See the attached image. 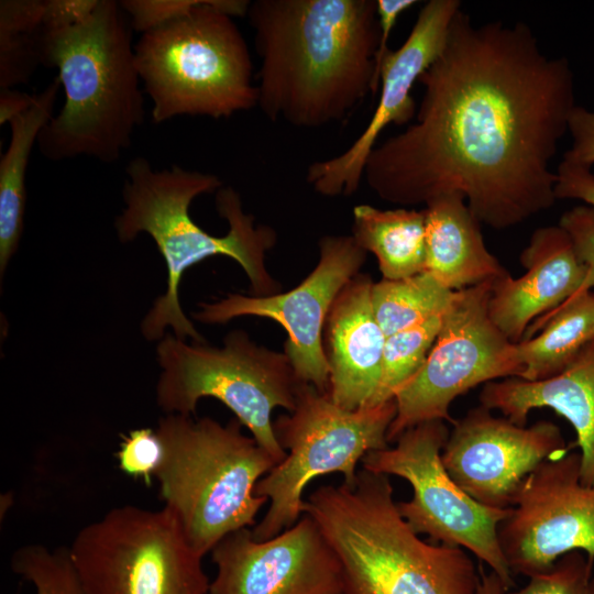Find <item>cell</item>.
<instances>
[{"mask_svg": "<svg viewBox=\"0 0 594 594\" xmlns=\"http://www.w3.org/2000/svg\"><path fill=\"white\" fill-rule=\"evenodd\" d=\"M251 1L200 0L189 12L141 34L135 66L152 101L151 118L227 119L257 106L245 38L233 18Z\"/></svg>", "mask_w": 594, "mask_h": 594, "instance_id": "obj_7", "label": "cell"}, {"mask_svg": "<svg viewBox=\"0 0 594 594\" xmlns=\"http://www.w3.org/2000/svg\"><path fill=\"white\" fill-rule=\"evenodd\" d=\"M44 0L0 1V89L28 84L43 61Z\"/></svg>", "mask_w": 594, "mask_h": 594, "instance_id": "obj_25", "label": "cell"}, {"mask_svg": "<svg viewBox=\"0 0 594 594\" xmlns=\"http://www.w3.org/2000/svg\"><path fill=\"white\" fill-rule=\"evenodd\" d=\"M417 3L416 0H376L377 16L380 25V43L375 59V88L378 92L380 87V68L384 55L389 50L387 42L392 30L394 29L398 16Z\"/></svg>", "mask_w": 594, "mask_h": 594, "instance_id": "obj_35", "label": "cell"}, {"mask_svg": "<svg viewBox=\"0 0 594 594\" xmlns=\"http://www.w3.org/2000/svg\"><path fill=\"white\" fill-rule=\"evenodd\" d=\"M396 413L395 399L348 410L328 392L301 382L294 410L273 420L286 457L255 486V495L266 497L270 506L251 529L252 537L264 541L294 526L304 513L305 488L314 479L338 472L343 484L353 486L359 461L388 448L387 431Z\"/></svg>", "mask_w": 594, "mask_h": 594, "instance_id": "obj_9", "label": "cell"}, {"mask_svg": "<svg viewBox=\"0 0 594 594\" xmlns=\"http://www.w3.org/2000/svg\"><path fill=\"white\" fill-rule=\"evenodd\" d=\"M124 208L114 229L122 243L140 233L155 242L167 268L166 292L141 323L147 341H160L172 328L180 340L206 343L182 309L178 289L185 271L215 255L234 260L245 272L254 296L279 293L265 265L277 233L244 212L240 195L213 174L173 165L155 169L142 156L125 167Z\"/></svg>", "mask_w": 594, "mask_h": 594, "instance_id": "obj_2", "label": "cell"}, {"mask_svg": "<svg viewBox=\"0 0 594 594\" xmlns=\"http://www.w3.org/2000/svg\"><path fill=\"white\" fill-rule=\"evenodd\" d=\"M10 565L34 585L36 594H86L69 548L25 544L12 553Z\"/></svg>", "mask_w": 594, "mask_h": 594, "instance_id": "obj_28", "label": "cell"}, {"mask_svg": "<svg viewBox=\"0 0 594 594\" xmlns=\"http://www.w3.org/2000/svg\"><path fill=\"white\" fill-rule=\"evenodd\" d=\"M480 573V590L479 594H505L507 588L503 584L502 580L496 573H485L482 568V563L479 564Z\"/></svg>", "mask_w": 594, "mask_h": 594, "instance_id": "obj_37", "label": "cell"}, {"mask_svg": "<svg viewBox=\"0 0 594 594\" xmlns=\"http://www.w3.org/2000/svg\"><path fill=\"white\" fill-rule=\"evenodd\" d=\"M68 548L86 594H209L202 557L164 506L112 508Z\"/></svg>", "mask_w": 594, "mask_h": 594, "instance_id": "obj_10", "label": "cell"}, {"mask_svg": "<svg viewBox=\"0 0 594 594\" xmlns=\"http://www.w3.org/2000/svg\"><path fill=\"white\" fill-rule=\"evenodd\" d=\"M351 235L366 253L375 255L384 279H403L426 271L425 208L382 210L358 205Z\"/></svg>", "mask_w": 594, "mask_h": 594, "instance_id": "obj_23", "label": "cell"}, {"mask_svg": "<svg viewBox=\"0 0 594 594\" xmlns=\"http://www.w3.org/2000/svg\"><path fill=\"white\" fill-rule=\"evenodd\" d=\"M425 211L426 271L444 287L457 292L508 274L487 249L481 222L462 194H442Z\"/></svg>", "mask_w": 594, "mask_h": 594, "instance_id": "obj_21", "label": "cell"}, {"mask_svg": "<svg viewBox=\"0 0 594 594\" xmlns=\"http://www.w3.org/2000/svg\"><path fill=\"white\" fill-rule=\"evenodd\" d=\"M442 315L386 337L381 380L370 406L395 399L424 366L442 322Z\"/></svg>", "mask_w": 594, "mask_h": 594, "instance_id": "obj_27", "label": "cell"}, {"mask_svg": "<svg viewBox=\"0 0 594 594\" xmlns=\"http://www.w3.org/2000/svg\"><path fill=\"white\" fill-rule=\"evenodd\" d=\"M99 0H44L43 25L47 33L76 26L95 11Z\"/></svg>", "mask_w": 594, "mask_h": 594, "instance_id": "obj_34", "label": "cell"}, {"mask_svg": "<svg viewBox=\"0 0 594 594\" xmlns=\"http://www.w3.org/2000/svg\"><path fill=\"white\" fill-rule=\"evenodd\" d=\"M537 322L529 334L541 327L542 331L517 343V356L522 366L519 378L526 381L557 375L594 338V293L574 295Z\"/></svg>", "mask_w": 594, "mask_h": 594, "instance_id": "obj_24", "label": "cell"}, {"mask_svg": "<svg viewBox=\"0 0 594 594\" xmlns=\"http://www.w3.org/2000/svg\"><path fill=\"white\" fill-rule=\"evenodd\" d=\"M304 514L339 559L341 594H479V566L464 549L428 543L410 528L388 475L362 468L353 486H320Z\"/></svg>", "mask_w": 594, "mask_h": 594, "instance_id": "obj_4", "label": "cell"}, {"mask_svg": "<svg viewBox=\"0 0 594 594\" xmlns=\"http://www.w3.org/2000/svg\"><path fill=\"white\" fill-rule=\"evenodd\" d=\"M209 594H341L339 559L317 521L305 514L277 536L257 541L249 528L211 551Z\"/></svg>", "mask_w": 594, "mask_h": 594, "instance_id": "obj_16", "label": "cell"}, {"mask_svg": "<svg viewBox=\"0 0 594 594\" xmlns=\"http://www.w3.org/2000/svg\"><path fill=\"white\" fill-rule=\"evenodd\" d=\"M318 245V264L293 289L271 296L230 294L221 300L200 304L193 317L208 324L244 316L276 321L287 333L284 353L299 381L329 392L330 371L322 331L337 296L359 274L366 252L352 235H323Z\"/></svg>", "mask_w": 594, "mask_h": 594, "instance_id": "obj_14", "label": "cell"}, {"mask_svg": "<svg viewBox=\"0 0 594 594\" xmlns=\"http://www.w3.org/2000/svg\"><path fill=\"white\" fill-rule=\"evenodd\" d=\"M241 428L237 418L222 425L180 414L156 428L164 447L160 496L202 558L229 534L255 525L268 501L255 486L278 462Z\"/></svg>", "mask_w": 594, "mask_h": 594, "instance_id": "obj_6", "label": "cell"}, {"mask_svg": "<svg viewBox=\"0 0 594 594\" xmlns=\"http://www.w3.org/2000/svg\"><path fill=\"white\" fill-rule=\"evenodd\" d=\"M36 94L30 95L13 88L0 89V124L10 123L26 112L34 103Z\"/></svg>", "mask_w": 594, "mask_h": 594, "instance_id": "obj_36", "label": "cell"}, {"mask_svg": "<svg viewBox=\"0 0 594 594\" xmlns=\"http://www.w3.org/2000/svg\"><path fill=\"white\" fill-rule=\"evenodd\" d=\"M367 274L355 275L337 296L326 321L329 395L340 407L370 406L377 391L386 341L372 307Z\"/></svg>", "mask_w": 594, "mask_h": 594, "instance_id": "obj_19", "label": "cell"}, {"mask_svg": "<svg viewBox=\"0 0 594 594\" xmlns=\"http://www.w3.org/2000/svg\"><path fill=\"white\" fill-rule=\"evenodd\" d=\"M568 451L553 422L519 426L480 405L455 420L441 459L454 483L474 501L507 509L529 473Z\"/></svg>", "mask_w": 594, "mask_h": 594, "instance_id": "obj_15", "label": "cell"}, {"mask_svg": "<svg viewBox=\"0 0 594 594\" xmlns=\"http://www.w3.org/2000/svg\"><path fill=\"white\" fill-rule=\"evenodd\" d=\"M455 292L429 272L403 279H382L372 286V307L386 337L443 314Z\"/></svg>", "mask_w": 594, "mask_h": 594, "instance_id": "obj_26", "label": "cell"}, {"mask_svg": "<svg viewBox=\"0 0 594 594\" xmlns=\"http://www.w3.org/2000/svg\"><path fill=\"white\" fill-rule=\"evenodd\" d=\"M481 405L525 426L532 409L550 408L573 427L580 448V477L594 486V338L557 375L540 381L508 377L485 384Z\"/></svg>", "mask_w": 594, "mask_h": 594, "instance_id": "obj_20", "label": "cell"}, {"mask_svg": "<svg viewBox=\"0 0 594 594\" xmlns=\"http://www.w3.org/2000/svg\"><path fill=\"white\" fill-rule=\"evenodd\" d=\"M580 453L543 461L521 482L497 529L513 573L531 576L562 556L582 551L594 562V486L580 477Z\"/></svg>", "mask_w": 594, "mask_h": 594, "instance_id": "obj_13", "label": "cell"}, {"mask_svg": "<svg viewBox=\"0 0 594 594\" xmlns=\"http://www.w3.org/2000/svg\"><path fill=\"white\" fill-rule=\"evenodd\" d=\"M418 82L415 122L366 161L363 179L374 194L408 207L460 193L497 230L554 205L550 163L576 106L565 57L546 55L524 22L474 24L459 10Z\"/></svg>", "mask_w": 594, "mask_h": 594, "instance_id": "obj_1", "label": "cell"}, {"mask_svg": "<svg viewBox=\"0 0 594 594\" xmlns=\"http://www.w3.org/2000/svg\"><path fill=\"white\" fill-rule=\"evenodd\" d=\"M525 274L508 273L492 284L488 314L496 327L514 343L521 341L528 326L574 296L586 276L569 234L559 226L537 229L520 254Z\"/></svg>", "mask_w": 594, "mask_h": 594, "instance_id": "obj_18", "label": "cell"}, {"mask_svg": "<svg viewBox=\"0 0 594 594\" xmlns=\"http://www.w3.org/2000/svg\"><path fill=\"white\" fill-rule=\"evenodd\" d=\"M156 356V403L166 415L193 416L201 398H216L278 463L286 457L272 413L276 407L294 410L301 382L284 352L258 345L244 330H232L221 346L187 343L167 333L157 343Z\"/></svg>", "mask_w": 594, "mask_h": 594, "instance_id": "obj_8", "label": "cell"}, {"mask_svg": "<svg viewBox=\"0 0 594 594\" xmlns=\"http://www.w3.org/2000/svg\"><path fill=\"white\" fill-rule=\"evenodd\" d=\"M556 175V199H579L594 209V174L590 167L562 160Z\"/></svg>", "mask_w": 594, "mask_h": 594, "instance_id": "obj_33", "label": "cell"}, {"mask_svg": "<svg viewBox=\"0 0 594 594\" xmlns=\"http://www.w3.org/2000/svg\"><path fill=\"white\" fill-rule=\"evenodd\" d=\"M492 284L455 292L424 366L395 396L397 413L387 431L388 442L425 421L454 425L450 406L457 397L481 384L521 376L517 343L488 314Z\"/></svg>", "mask_w": 594, "mask_h": 594, "instance_id": "obj_12", "label": "cell"}, {"mask_svg": "<svg viewBox=\"0 0 594 594\" xmlns=\"http://www.w3.org/2000/svg\"><path fill=\"white\" fill-rule=\"evenodd\" d=\"M257 107L271 121L319 129L350 117L375 88L376 0H255Z\"/></svg>", "mask_w": 594, "mask_h": 594, "instance_id": "obj_3", "label": "cell"}, {"mask_svg": "<svg viewBox=\"0 0 594 594\" xmlns=\"http://www.w3.org/2000/svg\"><path fill=\"white\" fill-rule=\"evenodd\" d=\"M594 562L582 551L560 557L547 571L508 594H594Z\"/></svg>", "mask_w": 594, "mask_h": 594, "instance_id": "obj_29", "label": "cell"}, {"mask_svg": "<svg viewBox=\"0 0 594 594\" xmlns=\"http://www.w3.org/2000/svg\"><path fill=\"white\" fill-rule=\"evenodd\" d=\"M164 458V447L152 428H138L122 437L117 452L119 468L127 475L143 480L147 485L155 477Z\"/></svg>", "mask_w": 594, "mask_h": 594, "instance_id": "obj_30", "label": "cell"}, {"mask_svg": "<svg viewBox=\"0 0 594 594\" xmlns=\"http://www.w3.org/2000/svg\"><path fill=\"white\" fill-rule=\"evenodd\" d=\"M449 435L443 420L421 422L404 431L395 447L369 452L361 461L363 469L406 480L413 497L397 502V507L410 528L441 544L466 549L509 591L513 572L497 537L509 508L481 505L454 483L441 459Z\"/></svg>", "mask_w": 594, "mask_h": 594, "instance_id": "obj_11", "label": "cell"}, {"mask_svg": "<svg viewBox=\"0 0 594 594\" xmlns=\"http://www.w3.org/2000/svg\"><path fill=\"white\" fill-rule=\"evenodd\" d=\"M57 77L36 94L33 106L10 123V143L0 160V273L3 275L23 233L25 175L31 152L44 125L53 118Z\"/></svg>", "mask_w": 594, "mask_h": 594, "instance_id": "obj_22", "label": "cell"}, {"mask_svg": "<svg viewBox=\"0 0 594 594\" xmlns=\"http://www.w3.org/2000/svg\"><path fill=\"white\" fill-rule=\"evenodd\" d=\"M132 31L118 1L99 0L82 23L46 34L42 66L57 69L65 100L38 134L45 158L112 164L131 146L144 120Z\"/></svg>", "mask_w": 594, "mask_h": 594, "instance_id": "obj_5", "label": "cell"}, {"mask_svg": "<svg viewBox=\"0 0 594 594\" xmlns=\"http://www.w3.org/2000/svg\"><path fill=\"white\" fill-rule=\"evenodd\" d=\"M459 10V0H430L421 7L405 42L395 51L389 48L383 57L380 98L370 122L344 152L308 166L306 182L316 193L337 197L359 189L366 161L384 129L413 119V87L440 54Z\"/></svg>", "mask_w": 594, "mask_h": 594, "instance_id": "obj_17", "label": "cell"}, {"mask_svg": "<svg viewBox=\"0 0 594 594\" xmlns=\"http://www.w3.org/2000/svg\"><path fill=\"white\" fill-rule=\"evenodd\" d=\"M559 226L569 234L579 260L586 267L585 279L576 294L590 292L594 287V209L576 206L561 216Z\"/></svg>", "mask_w": 594, "mask_h": 594, "instance_id": "obj_31", "label": "cell"}, {"mask_svg": "<svg viewBox=\"0 0 594 594\" xmlns=\"http://www.w3.org/2000/svg\"><path fill=\"white\" fill-rule=\"evenodd\" d=\"M572 145L563 161L592 167L594 164V111L575 106L569 119Z\"/></svg>", "mask_w": 594, "mask_h": 594, "instance_id": "obj_32", "label": "cell"}]
</instances>
